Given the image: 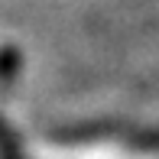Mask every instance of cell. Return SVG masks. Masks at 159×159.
<instances>
[{
	"mask_svg": "<svg viewBox=\"0 0 159 159\" xmlns=\"http://www.w3.org/2000/svg\"><path fill=\"white\" fill-rule=\"evenodd\" d=\"M0 159H23L16 149V143H13V136L7 133V127L0 124Z\"/></svg>",
	"mask_w": 159,
	"mask_h": 159,
	"instance_id": "1",
	"label": "cell"
}]
</instances>
